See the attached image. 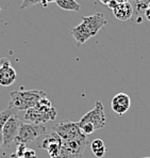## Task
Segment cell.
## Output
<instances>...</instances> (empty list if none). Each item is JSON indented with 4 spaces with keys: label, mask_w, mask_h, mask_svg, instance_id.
Returning a JSON list of instances; mask_svg holds the SVG:
<instances>
[{
    "label": "cell",
    "mask_w": 150,
    "mask_h": 158,
    "mask_svg": "<svg viewBox=\"0 0 150 158\" xmlns=\"http://www.w3.org/2000/svg\"><path fill=\"white\" fill-rule=\"evenodd\" d=\"M148 158H150V157H148Z\"/></svg>",
    "instance_id": "484cf974"
},
{
    "label": "cell",
    "mask_w": 150,
    "mask_h": 158,
    "mask_svg": "<svg viewBox=\"0 0 150 158\" xmlns=\"http://www.w3.org/2000/svg\"><path fill=\"white\" fill-rule=\"evenodd\" d=\"M43 0H22V3L20 6V9H27L32 6H35L38 3H41Z\"/></svg>",
    "instance_id": "e0dca14e"
},
{
    "label": "cell",
    "mask_w": 150,
    "mask_h": 158,
    "mask_svg": "<svg viewBox=\"0 0 150 158\" xmlns=\"http://www.w3.org/2000/svg\"><path fill=\"white\" fill-rule=\"evenodd\" d=\"M102 146H105L103 141L101 140V139H95V140H93V142H92V144H91L92 152H95V151L99 150V148H102Z\"/></svg>",
    "instance_id": "d6986e66"
},
{
    "label": "cell",
    "mask_w": 150,
    "mask_h": 158,
    "mask_svg": "<svg viewBox=\"0 0 150 158\" xmlns=\"http://www.w3.org/2000/svg\"><path fill=\"white\" fill-rule=\"evenodd\" d=\"M20 124L22 122L18 118L17 113L9 118L2 128V148H8L15 141L19 131Z\"/></svg>",
    "instance_id": "5b68a950"
},
{
    "label": "cell",
    "mask_w": 150,
    "mask_h": 158,
    "mask_svg": "<svg viewBox=\"0 0 150 158\" xmlns=\"http://www.w3.org/2000/svg\"><path fill=\"white\" fill-rule=\"evenodd\" d=\"M10 108L16 109L17 111H27L28 109L35 107L41 99L47 95L41 90H16L10 93Z\"/></svg>",
    "instance_id": "6da1fadb"
},
{
    "label": "cell",
    "mask_w": 150,
    "mask_h": 158,
    "mask_svg": "<svg viewBox=\"0 0 150 158\" xmlns=\"http://www.w3.org/2000/svg\"><path fill=\"white\" fill-rule=\"evenodd\" d=\"M71 34L75 38V40L77 41V45L81 46L82 44H84L87 40H89L91 38H93L91 31L87 29V27L81 22L77 27L73 28L71 30Z\"/></svg>",
    "instance_id": "7c38bea8"
},
{
    "label": "cell",
    "mask_w": 150,
    "mask_h": 158,
    "mask_svg": "<svg viewBox=\"0 0 150 158\" xmlns=\"http://www.w3.org/2000/svg\"><path fill=\"white\" fill-rule=\"evenodd\" d=\"M107 118L105 114V108L101 102H96L95 107L91 111L86 112L78 122L79 128L85 136L93 134L95 131L105 127Z\"/></svg>",
    "instance_id": "7a4b0ae2"
},
{
    "label": "cell",
    "mask_w": 150,
    "mask_h": 158,
    "mask_svg": "<svg viewBox=\"0 0 150 158\" xmlns=\"http://www.w3.org/2000/svg\"><path fill=\"white\" fill-rule=\"evenodd\" d=\"M46 132V127L43 124H27V123H22L19 127V131L16 137L14 142L16 144L22 143V144H28L32 141L38 140L41 136H43Z\"/></svg>",
    "instance_id": "277c9868"
},
{
    "label": "cell",
    "mask_w": 150,
    "mask_h": 158,
    "mask_svg": "<svg viewBox=\"0 0 150 158\" xmlns=\"http://www.w3.org/2000/svg\"><path fill=\"white\" fill-rule=\"evenodd\" d=\"M11 158H22V157H18V156H16V155H15V154H14V153H13V154L11 155Z\"/></svg>",
    "instance_id": "cb8c5ba5"
},
{
    "label": "cell",
    "mask_w": 150,
    "mask_h": 158,
    "mask_svg": "<svg viewBox=\"0 0 150 158\" xmlns=\"http://www.w3.org/2000/svg\"><path fill=\"white\" fill-rule=\"evenodd\" d=\"M130 106H131L130 96L128 94H126V93H118V94H116L113 97L112 103H111L112 110L118 115L124 114L129 110Z\"/></svg>",
    "instance_id": "30bf717a"
},
{
    "label": "cell",
    "mask_w": 150,
    "mask_h": 158,
    "mask_svg": "<svg viewBox=\"0 0 150 158\" xmlns=\"http://www.w3.org/2000/svg\"><path fill=\"white\" fill-rule=\"evenodd\" d=\"M27 145L26 144H22V143H18V144H16V151L14 154L16 155V156L18 157H22V155H24V153L26 152L27 150Z\"/></svg>",
    "instance_id": "ac0fdd59"
},
{
    "label": "cell",
    "mask_w": 150,
    "mask_h": 158,
    "mask_svg": "<svg viewBox=\"0 0 150 158\" xmlns=\"http://www.w3.org/2000/svg\"><path fill=\"white\" fill-rule=\"evenodd\" d=\"M55 3L64 11H70V12L80 11V4L76 0H55Z\"/></svg>",
    "instance_id": "5bb4252c"
},
{
    "label": "cell",
    "mask_w": 150,
    "mask_h": 158,
    "mask_svg": "<svg viewBox=\"0 0 150 158\" xmlns=\"http://www.w3.org/2000/svg\"><path fill=\"white\" fill-rule=\"evenodd\" d=\"M100 1L102 2L103 4H108V3H109L110 1H112V0H100Z\"/></svg>",
    "instance_id": "603a6c76"
},
{
    "label": "cell",
    "mask_w": 150,
    "mask_h": 158,
    "mask_svg": "<svg viewBox=\"0 0 150 158\" xmlns=\"http://www.w3.org/2000/svg\"><path fill=\"white\" fill-rule=\"evenodd\" d=\"M57 143H62V140L59 136H57L55 132L50 131V132H45L43 136H41L38 139V142H36V146L41 150H46L52 144H57Z\"/></svg>",
    "instance_id": "4fadbf2b"
},
{
    "label": "cell",
    "mask_w": 150,
    "mask_h": 158,
    "mask_svg": "<svg viewBox=\"0 0 150 158\" xmlns=\"http://www.w3.org/2000/svg\"><path fill=\"white\" fill-rule=\"evenodd\" d=\"M145 15H146V17L148 18V20H150V8H147V9H146V12H145Z\"/></svg>",
    "instance_id": "7402d4cb"
},
{
    "label": "cell",
    "mask_w": 150,
    "mask_h": 158,
    "mask_svg": "<svg viewBox=\"0 0 150 158\" xmlns=\"http://www.w3.org/2000/svg\"><path fill=\"white\" fill-rule=\"evenodd\" d=\"M87 144H89V141H87V138L84 134H81L80 136L76 137L73 139H70V140L62 141V146L63 148H67L70 152L75 153V154H77L80 157H82Z\"/></svg>",
    "instance_id": "9c48e42d"
},
{
    "label": "cell",
    "mask_w": 150,
    "mask_h": 158,
    "mask_svg": "<svg viewBox=\"0 0 150 158\" xmlns=\"http://www.w3.org/2000/svg\"><path fill=\"white\" fill-rule=\"evenodd\" d=\"M22 158H38L36 156V153L34 150H31V148H27L26 152L22 155Z\"/></svg>",
    "instance_id": "ffe728a7"
},
{
    "label": "cell",
    "mask_w": 150,
    "mask_h": 158,
    "mask_svg": "<svg viewBox=\"0 0 150 158\" xmlns=\"http://www.w3.org/2000/svg\"><path fill=\"white\" fill-rule=\"evenodd\" d=\"M114 16L120 22L130 19L133 16V6L129 2H123V3H118L116 8L113 10Z\"/></svg>",
    "instance_id": "8fae6325"
},
{
    "label": "cell",
    "mask_w": 150,
    "mask_h": 158,
    "mask_svg": "<svg viewBox=\"0 0 150 158\" xmlns=\"http://www.w3.org/2000/svg\"><path fill=\"white\" fill-rule=\"evenodd\" d=\"M16 80V72L8 59L0 60V85L10 87Z\"/></svg>",
    "instance_id": "52a82bcc"
},
{
    "label": "cell",
    "mask_w": 150,
    "mask_h": 158,
    "mask_svg": "<svg viewBox=\"0 0 150 158\" xmlns=\"http://www.w3.org/2000/svg\"><path fill=\"white\" fill-rule=\"evenodd\" d=\"M57 111L52 106L51 102L47 96L43 97L33 108H30L26 111L24 118L32 124H43L48 121H53L57 118Z\"/></svg>",
    "instance_id": "3957f363"
},
{
    "label": "cell",
    "mask_w": 150,
    "mask_h": 158,
    "mask_svg": "<svg viewBox=\"0 0 150 158\" xmlns=\"http://www.w3.org/2000/svg\"><path fill=\"white\" fill-rule=\"evenodd\" d=\"M105 152H107V150H105V146H102V148H100L99 150L93 152V154L95 155L97 158H102L103 156H105Z\"/></svg>",
    "instance_id": "44dd1931"
},
{
    "label": "cell",
    "mask_w": 150,
    "mask_h": 158,
    "mask_svg": "<svg viewBox=\"0 0 150 158\" xmlns=\"http://www.w3.org/2000/svg\"><path fill=\"white\" fill-rule=\"evenodd\" d=\"M52 131L55 132L61 138L62 141L70 140L82 134L79 128L78 122H71L68 120H63L57 123L52 127Z\"/></svg>",
    "instance_id": "8992f818"
},
{
    "label": "cell",
    "mask_w": 150,
    "mask_h": 158,
    "mask_svg": "<svg viewBox=\"0 0 150 158\" xmlns=\"http://www.w3.org/2000/svg\"><path fill=\"white\" fill-rule=\"evenodd\" d=\"M82 23L87 27V29L91 31L93 36H95L99 32V30L102 29V28L108 24L105 15L101 13H95L94 15L82 17Z\"/></svg>",
    "instance_id": "ba28073f"
},
{
    "label": "cell",
    "mask_w": 150,
    "mask_h": 158,
    "mask_svg": "<svg viewBox=\"0 0 150 158\" xmlns=\"http://www.w3.org/2000/svg\"><path fill=\"white\" fill-rule=\"evenodd\" d=\"M41 2H55V0H44Z\"/></svg>",
    "instance_id": "d4e9b609"
},
{
    "label": "cell",
    "mask_w": 150,
    "mask_h": 158,
    "mask_svg": "<svg viewBox=\"0 0 150 158\" xmlns=\"http://www.w3.org/2000/svg\"><path fill=\"white\" fill-rule=\"evenodd\" d=\"M53 158H81V157L78 156V155L75 154V153L70 152V151L67 150V148H63V146H61L60 153L55 157H53Z\"/></svg>",
    "instance_id": "2e32d148"
},
{
    "label": "cell",
    "mask_w": 150,
    "mask_h": 158,
    "mask_svg": "<svg viewBox=\"0 0 150 158\" xmlns=\"http://www.w3.org/2000/svg\"><path fill=\"white\" fill-rule=\"evenodd\" d=\"M15 113H18V111L16 109L10 108V107L0 111V148H2V128H3V125L9 120V118Z\"/></svg>",
    "instance_id": "9a60e30c"
}]
</instances>
